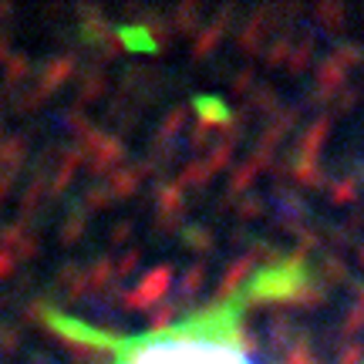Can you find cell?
<instances>
[{
    "mask_svg": "<svg viewBox=\"0 0 364 364\" xmlns=\"http://www.w3.org/2000/svg\"><path fill=\"white\" fill-rule=\"evenodd\" d=\"M118 364H260L216 327H176L135 344Z\"/></svg>",
    "mask_w": 364,
    "mask_h": 364,
    "instance_id": "1",
    "label": "cell"
}]
</instances>
